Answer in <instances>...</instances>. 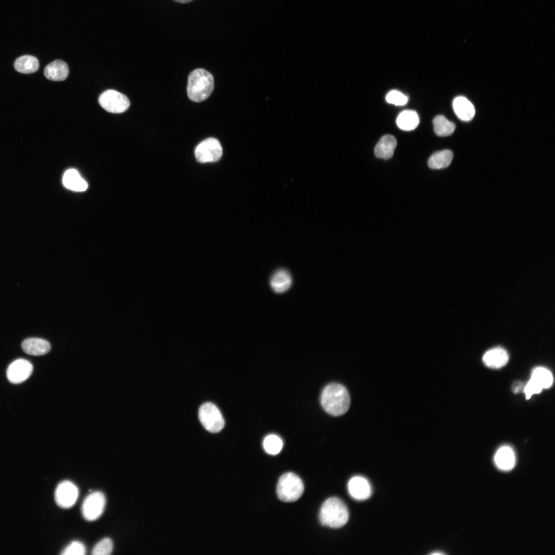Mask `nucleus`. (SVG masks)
Returning <instances> with one entry per match:
<instances>
[{
	"instance_id": "nucleus-2",
	"label": "nucleus",
	"mask_w": 555,
	"mask_h": 555,
	"mask_svg": "<svg viewBox=\"0 0 555 555\" xmlns=\"http://www.w3.org/2000/svg\"><path fill=\"white\" fill-rule=\"evenodd\" d=\"M214 88V79L208 71L198 68L189 75L188 81L187 94L189 99L199 102L207 99Z\"/></svg>"
},
{
	"instance_id": "nucleus-13",
	"label": "nucleus",
	"mask_w": 555,
	"mask_h": 555,
	"mask_svg": "<svg viewBox=\"0 0 555 555\" xmlns=\"http://www.w3.org/2000/svg\"><path fill=\"white\" fill-rule=\"evenodd\" d=\"M509 360V356L504 348L495 347L486 351L483 357L484 363L492 368H499L505 365Z\"/></svg>"
},
{
	"instance_id": "nucleus-7",
	"label": "nucleus",
	"mask_w": 555,
	"mask_h": 555,
	"mask_svg": "<svg viewBox=\"0 0 555 555\" xmlns=\"http://www.w3.org/2000/svg\"><path fill=\"white\" fill-rule=\"evenodd\" d=\"M105 503V497L102 492L95 491L88 494L82 505L84 518L89 521L99 518L104 511Z\"/></svg>"
},
{
	"instance_id": "nucleus-8",
	"label": "nucleus",
	"mask_w": 555,
	"mask_h": 555,
	"mask_svg": "<svg viewBox=\"0 0 555 555\" xmlns=\"http://www.w3.org/2000/svg\"><path fill=\"white\" fill-rule=\"evenodd\" d=\"M223 150L220 143L215 138H209L201 142L196 147L195 156L201 163L214 162L222 156Z\"/></svg>"
},
{
	"instance_id": "nucleus-22",
	"label": "nucleus",
	"mask_w": 555,
	"mask_h": 555,
	"mask_svg": "<svg viewBox=\"0 0 555 555\" xmlns=\"http://www.w3.org/2000/svg\"><path fill=\"white\" fill-rule=\"evenodd\" d=\"M14 67L17 71L23 73H31L35 72L39 68L38 60L30 55H24L17 58Z\"/></svg>"
},
{
	"instance_id": "nucleus-1",
	"label": "nucleus",
	"mask_w": 555,
	"mask_h": 555,
	"mask_svg": "<svg viewBox=\"0 0 555 555\" xmlns=\"http://www.w3.org/2000/svg\"><path fill=\"white\" fill-rule=\"evenodd\" d=\"M350 402L349 393L341 384L330 383L322 392L321 405L331 415L338 416L344 414L349 409Z\"/></svg>"
},
{
	"instance_id": "nucleus-9",
	"label": "nucleus",
	"mask_w": 555,
	"mask_h": 555,
	"mask_svg": "<svg viewBox=\"0 0 555 555\" xmlns=\"http://www.w3.org/2000/svg\"><path fill=\"white\" fill-rule=\"evenodd\" d=\"M78 496L77 487L69 480H64L59 483L54 492L56 503L63 508L72 507L76 503Z\"/></svg>"
},
{
	"instance_id": "nucleus-14",
	"label": "nucleus",
	"mask_w": 555,
	"mask_h": 555,
	"mask_svg": "<svg viewBox=\"0 0 555 555\" xmlns=\"http://www.w3.org/2000/svg\"><path fill=\"white\" fill-rule=\"evenodd\" d=\"M494 462L498 468L509 471L515 465V456L513 449L509 446L500 447L495 454Z\"/></svg>"
},
{
	"instance_id": "nucleus-32",
	"label": "nucleus",
	"mask_w": 555,
	"mask_h": 555,
	"mask_svg": "<svg viewBox=\"0 0 555 555\" xmlns=\"http://www.w3.org/2000/svg\"><path fill=\"white\" fill-rule=\"evenodd\" d=\"M431 554H444V553L440 552H434L431 553Z\"/></svg>"
},
{
	"instance_id": "nucleus-27",
	"label": "nucleus",
	"mask_w": 555,
	"mask_h": 555,
	"mask_svg": "<svg viewBox=\"0 0 555 555\" xmlns=\"http://www.w3.org/2000/svg\"><path fill=\"white\" fill-rule=\"evenodd\" d=\"M86 549L83 543L75 541L68 544L61 553L62 555H84Z\"/></svg>"
},
{
	"instance_id": "nucleus-4",
	"label": "nucleus",
	"mask_w": 555,
	"mask_h": 555,
	"mask_svg": "<svg viewBox=\"0 0 555 555\" xmlns=\"http://www.w3.org/2000/svg\"><path fill=\"white\" fill-rule=\"evenodd\" d=\"M304 485L301 478L292 472L282 475L279 479L276 492L280 499L285 502H294L302 495Z\"/></svg>"
},
{
	"instance_id": "nucleus-6",
	"label": "nucleus",
	"mask_w": 555,
	"mask_h": 555,
	"mask_svg": "<svg viewBox=\"0 0 555 555\" xmlns=\"http://www.w3.org/2000/svg\"><path fill=\"white\" fill-rule=\"evenodd\" d=\"M98 101L102 108L112 113H123L130 105V101L125 95L113 89L104 91L99 96Z\"/></svg>"
},
{
	"instance_id": "nucleus-5",
	"label": "nucleus",
	"mask_w": 555,
	"mask_h": 555,
	"mask_svg": "<svg viewBox=\"0 0 555 555\" xmlns=\"http://www.w3.org/2000/svg\"><path fill=\"white\" fill-rule=\"evenodd\" d=\"M198 417L203 427L212 433L219 432L225 425V421L220 411L211 402L205 403L200 406Z\"/></svg>"
},
{
	"instance_id": "nucleus-30",
	"label": "nucleus",
	"mask_w": 555,
	"mask_h": 555,
	"mask_svg": "<svg viewBox=\"0 0 555 555\" xmlns=\"http://www.w3.org/2000/svg\"><path fill=\"white\" fill-rule=\"evenodd\" d=\"M522 384L521 382H517L514 384L513 386V391L514 393H518L522 388Z\"/></svg>"
},
{
	"instance_id": "nucleus-24",
	"label": "nucleus",
	"mask_w": 555,
	"mask_h": 555,
	"mask_svg": "<svg viewBox=\"0 0 555 555\" xmlns=\"http://www.w3.org/2000/svg\"><path fill=\"white\" fill-rule=\"evenodd\" d=\"M530 379L543 389L550 387L553 383V376L551 373L543 367H538L534 369Z\"/></svg>"
},
{
	"instance_id": "nucleus-31",
	"label": "nucleus",
	"mask_w": 555,
	"mask_h": 555,
	"mask_svg": "<svg viewBox=\"0 0 555 555\" xmlns=\"http://www.w3.org/2000/svg\"><path fill=\"white\" fill-rule=\"evenodd\" d=\"M174 1L177 2V3H181V4H187V3H190V2H192L193 0H174Z\"/></svg>"
},
{
	"instance_id": "nucleus-28",
	"label": "nucleus",
	"mask_w": 555,
	"mask_h": 555,
	"mask_svg": "<svg viewBox=\"0 0 555 555\" xmlns=\"http://www.w3.org/2000/svg\"><path fill=\"white\" fill-rule=\"evenodd\" d=\"M386 100L389 103L400 106L406 104L408 98L401 92L396 90H393L387 94Z\"/></svg>"
},
{
	"instance_id": "nucleus-17",
	"label": "nucleus",
	"mask_w": 555,
	"mask_h": 555,
	"mask_svg": "<svg viewBox=\"0 0 555 555\" xmlns=\"http://www.w3.org/2000/svg\"><path fill=\"white\" fill-rule=\"evenodd\" d=\"M44 73L48 80L61 81L67 78L69 69L67 64L65 62L56 60L46 66Z\"/></svg>"
},
{
	"instance_id": "nucleus-3",
	"label": "nucleus",
	"mask_w": 555,
	"mask_h": 555,
	"mask_svg": "<svg viewBox=\"0 0 555 555\" xmlns=\"http://www.w3.org/2000/svg\"><path fill=\"white\" fill-rule=\"evenodd\" d=\"M349 513L345 504L337 497H330L323 504L320 511L319 519L324 526L338 528L348 521Z\"/></svg>"
},
{
	"instance_id": "nucleus-26",
	"label": "nucleus",
	"mask_w": 555,
	"mask_h": 555,
	"mask_svg": "<svg viewBox=\"0 0 555 555\" xmlns=\"http://www.w3.org/2000/svg\"><path fill=\"white\" fill-rule=\"evenodd\" d=\"M113 548V543L112 540L108 538L98 542L92 550L93 555H108L111 554Z\"/></svg>"
},
{
	"instance_id": "nucleus-19",
	"label": "nucleus",
	"mask_w": 555,
	"mask_h": 555,
	"mask_svg": "<svg viewBox=\"0 0 555 555\" xmlns=\"http://www.w3.org/2000/svg\"><path fill=\"white\" fill-rule=\"evenodd\" d=\"M63 183L68 189L82 192L88 188L87 182L81 176L77 170L74 169L67 170L63 177Z\"/></svg>"
},
{
	"instance_id": "nucleus-12",
	"label": "nucleus",
	"mask_w": 555,
	"mask_h": 555,
	"mask_svg": "<svg viewBox=\"0 0 555 555\" xmlns=\"http://www.w3.org/2000/svg\"><path fill=\"white\" fill-rule=\"evenodd\" d=\"M350 496L357 500H365L371 495L372 488L368 481L364 477L356 476L352 477L348 484Z\"/></svg>"
},
{
	"instance_id": "nucleus-23",
	"label": "nucleus",
	"mask_w": 555,
	"mask_h": 555,
	"mask_svg": "<svg viewBox=\"0 0 555 555\" xmlns=\"http://www.w3.org/2000/svg\"><path fill=\"white\" fill-rule=\"evenodd\" d=\"M434 130L438 136L445 137L452 135L455 129L454 123L442 115L436 116L433 121Z\"/></svg>"
},
{
	"instance_id": "nucleus-15",
	"label": "nucleus",
	"mask_w": 555,
	"mask_h": 555,
	"mask_svg": "<svg viewBox=\"0 0 555 555\" xmlns=\"http://www.w3.org/2000/svg\"><path fill=\"white\" fill-rule=\"evenodd\" d=\"M453 108L458 118L464 121H469L475 115L473 104L464 96H458L453 101Z\"/></svg>"
},
{
	"instance_id": "nucleus-25",
	"label": "nucleus",
	"mask_w": 555,
	"mask_h": 555,
	"mask_svg": "<svg viewBox=\"0 0 555 555\" xmlns=\"http://www.w3.org/2000/svg\"><path fill=\"white\" fill-rule=\"evenodd\" d=\"M263 446L268 453L275 455L279 453L283 447V442L278 436L270 435L264 439Z\"/></svg>"
},
{
	"instance_id": "nucleus-20",
	"label": "nucleus",
	"mask_w": 555,
	"mask_h": 555,
	"mask_svg": "<svg viewBox=\"0 0 555 555\" xmlns=\"http://www.w3.org/2000/svg\"><path fill=\"white\" fill-rule=\"evenodd\" d=\"M453 158V152L450 150H443L433 154L429 159L428 164L432 169L447 168Z\"/></svg>"
},
{
	"instance_id": "nucleus-10",
	"label": "nucleus",
	"mask_w": 555,
	"mask_h": 555,
	"mask_svg": "<svg viewBox=\"0 0 555 555\" xmlns=\"http://www.w3.org/2000/svg\"><path fill=\"white\" fill-rule=\"evenodd\" d=\"M32 372L33 366L29 361L19 359L9 365L7 370V377L10 382L18 384L27 379Z\"/></svg>"
},
{
	"instance_id": "nucleus-16",
	"label": "nucleus",
	"mask_w": 555,
	"mask_h": 555,
	"mask_svg": "<svg viewBox=\"0 0 555 555\" xmlns=\"http://www.w3.org/2000/svg\"><path fill=\"white\" fill-rule=\"evenodd\" d=\"M25 353L32 356H41L48 353L50 349V343L46 340L36 338H28L22 343Z\"/></svg>"
},
{
	"instance_id": "nucleus-29",
	"label": "nucleus",
	"mask_w": 555,
	"mask_h": 555,
	"mask_svg": "<svg viewBox=\"0 0 555 555\" xmlns=\"http://www.w3.org/2000/svg\"><path fill=\"white\" fill-rule=\"evenodd\" d=\"M543 388L531 379L524 387L526 398L529 399L533 395L540 393Z\"/></svg>"
},
{
	"instance_id": "nucleus-11",
	"label": "nucleus",
	"mask_w": 555,
	"mask_h": 555,
	"mask_svg": "<svg viewBox=\"0 0 555 555\" xmlns=\"http://www.w3.org/2000/svg\"><path fill=\"white\" fill-rule=\"evenodd\" d=\"M292 284L290 272L284 268H278L273 271L269 279V284L272 291L276 293L287 291Z\"/></svg>"
},
{
	"instance_id": "nucleus-18",
	"label": "nucleus",
	"mask_w": 555,
	"mask_h": 555,
	"mask_svg": "<svg viewBox=\"0 0 555 555\" xmlns=\"http://www.w3.org/2000/svg\"><path fill=\"white\" fill-rule=\"evenodd\" d=\"M396 145L397 141L393 136L384 135L376 145L374 149L375 155L379 158L390 159L393 156Z\"/></svg>"
},
{
	"instance_id": "nucleus-21",
	"label": "nucleus",
	"mask_w": 555,
	"mask_h": 555,
	"mask_svg": "<svg viewBox=\"0 0 555 555\" xmlns=\"http://www.w3.org/2000/svg\"><path fill=\"white\" fill-rule=\"evenodd\" d=\"M396 123L399 128L404 131H412L418 125L419 118L415 111L405 110L399 114Z\"/></svg>"
}]
</instances>
